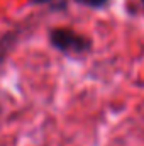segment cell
I'll use <instances>...</instances> for the list:
<instances>
[{
    "instance_id": "cell-1",
    "label": "cell",
    "mask_w": 144,
    "mask_h": 146,
    "mask_svg": "<svg viewBox=\"0 0 144 146\" xmlns=\"http://www.w3.org/2000/svg\"><path fill=\"white\" fill-rule=\"evenodd\" d=\"M51 44L63 53H85L90 49V39L70 29L51 31Z\"/></svg>"
},
{
    "instance_id": "cell-2",
    "label": "cell",
    "mask_w": 144,
    "mask_h": 146,
    "mask_svg": "<svg viewBox=\"0 0 144 146\" xmlns=\"http://www.w3.org/2000/svg\"><path fill=\"white\" fill-rule=\"evenodd\" d=\"M78 3H83L87 7H93V9H98V7H104L108 0H76Z\"/></svg>"
},
{
    "instance_id": "cell-3",
    "label": "cell",
    "mask_w": 144,
    "mask_h": 146,
    "mask_svg": "<svg viewBox=\"0 0 144 146\" xmlns=\"http://www.w3.org/2000/svg\"><path fill=\"white\" fill-rule=\"evenodd\" d=\"M36 2H46V0H36Z\"/></svg>"
},
{
    "instance_id": "cell-4",
    "label": "cell",
    "mask_w": 144,
    "mask_h": 146,
    "mask_svg": "<svg viewBox=\"0 0 144 146\" xmlns=\"http://www.w3.org/2000/svg\"><path fill=\"white\" fill-rule=\"evenodd\" d=\"M143 3H144V0H143Z\"/></svg>"
}]
</instances>
